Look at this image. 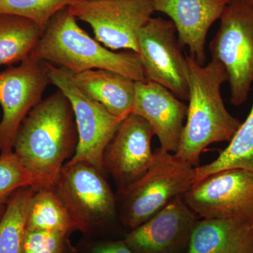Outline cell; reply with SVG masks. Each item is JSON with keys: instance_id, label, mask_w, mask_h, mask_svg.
<instances>
[{"instance_id": "9", "label": "cell", "mask_w": 253, "mask_h": 253, "mask_svg": "<svg viewBox=\"0 0 253 253\" xmlns=\"http://www.w3.org/2000/svg\"><path fill=\"white\" fill-rule=\"evenodd\" d=\"M199 219L253 222V172L239 168L213 173L183 196Z\"/></svg>"}, {"instance_id": "21", "label": "cell", "mask_w": 253, "mask_h": 253, "mask_svg": "<svg viewBox=\"0 0 253 253\" xmlns=\"http://www.w3.org/2000/svg\"><path fill=\"white\" fill-rule=\"evenodd\" d=\"M77 229L72 217L52 187L36 190L28 213V230L67 234Z\"/></svg>"}, {"instance_id": "28", "label": "cell", "mask_w": 253, "mask_h": 253, "mask_svg": "<svg viewBox=\"0 0 253 253\" xmlns=\"http://www.w3.org/2000/svg\"><path fill=\"white\" fill-rule=\"evenodd\" d=\"M246 1H249V2L253 3V0H246Z\"/></svg>"}, {"instance_id": "6", "label": "cell", "mask_w": 253, "mask_h": 253, "mask_svg": "<svg viewBox=\"0 0 253 253\" xmlns=\"http://www.w3.org/2000/svg\"><path fill=\"white\" fill-rule=\"evenodd\" d=\"M46 65L51 84L68 98L74 113L78 142L68 162L89 163L104 173L105 149L122 121L84 94L75 83L72 73L51 63Z\"/></svg>"}, {"instance_id": "8", "label": "cell", "mask_w": 253, "mask_h": 253, "mask_svg": "<svg viewBox=\"0 0 253 253\" xmlns=\"http://www.w3.org/2000/svg\"><path fill=\"white\" fill-rule=\"evenodd\" d=\"M51 187L78 229L86 230L116 214V199L104 172L89 163H66Z\"/></svg>"}, {"instance_id": "11", "label": "cell", "mask_w": 253, "mask_h": 253, "mask_svg": "<svg viewBox=\"0 0 253 253\" xmlns=\"http://www.w3.org/2000/svg\"><path fill=\"white\" fill-rule=\"evenodd\" d=\"M51 83L47 65L28 56L16 67L0 72V152L14 153L15 141L20 126Z\"/></svg>"}, {"instance_id": "5", "label": "cell", "mask_w": 253, "mask_h": 253, "mask_svg": "<svg viewBox=\"0 0 253 253\" xmlns=\"http://www.w3.org/2000/svg\"><path fill=\"white\" fill-rule=\"evenodd\" d=\"M219 20L210 51L225 68L230 103L239 106L247 101L253 83V3L231 0Z\"/></svg>"}, {"instance_id": "26", "label": "cell", "mask_w": 253, "mask_h": 253, "mask_svg": "<svg viewBox=\"0 0 253 253\" xmlns=\"http://www.w3.org/2000/svg\"><path fill=\"white\" fill-rule=\"evenodd\" d=\"M5 208V205L4 206H0V218H1V215H2L3 212H4Z\"/></svg>"}, {"instance_id": "17", "label": "cell", "mask_w": 253, "mask_h": 253, "mask_svg": "<svg viewBox=\"0 0 253 253\" xmlns=\"http://www.w3.org/2000/svg\"><path fill=\"white\" fill-rule=\"evenodd\" d=\"M73 78L84 94L121 121L132 112L135 81L131 78L102 69L73 74Z\"/></svg>"}, {"instance_id": "12", "label": "cell", "mask_w": 253, "mask_h": 253, "mask_svg": "<svg viewBox=\"0 0 253 253\" xmlns=\"http://www.w3.org/2000/svg\"><path fill=\"white\" fill-rule=\"evenodd\" d=\"M154 136L151 125L138 115L131 113L120 123L103 156L104 172L112 176L119 194L149 169Z\"/></svg>"}, {"instance_id": "2", "label": "cell", "mask_w": 253, "mask_h": 253, "mask_svg": "<svg viewBox=\"0 0 253 253\" xmlns=\"http://www.w3.org/2000/svg\"><path fill=\"white\" fill-rule=\"evenodd\" d=\"M189 71V104L187 117L175 155L194 168L210 145L229 142L241 126L226 109L221 86L229 76L222 63L212 59L201 66L186 55Z\"/></svg>"}, {"instance_id": "1", "label": "cell", "mask_w": 253, "mask_h": 253, "mask_svg": "<svg viewBox=\"0 0 253 253\" xmlns=\"http://www.w3.org/2000/svg\"><path fill=\"white\" fill-rule=\"evenodd\" d=\"M78 134L72 106L58 89L30 111L20 126L14 153L31 173L35 189L52 186L66 160L72 158Z\"/></svg>"}, {"instance_id": "24", "label": "cell", "mask_w": 253, "mask_h": 253, "mask_svg": "<svg viewBox=\"0 0 253 253\" xmlns=\"http://www.w3.org/2000/svg\"><path fill=\"white\" fill-rule=\"evenodd\" d=\"M66 234L27 229L23 253H60Z\"/></svg>"}, {"instance_id": "16", "label": "cell", "mask_w": 253, "mask_h": 253, "mask_svg": "<svg viewBox=\"0 0 253 253\" xmlns=\"http://www.w3.org/2000/svg\"><path fill=\"white\" fill-rule=\"evenodd\" d=\"M186 253H253V222L199 219Z\"/></svg>"}, {"instance_id": "18", "label": "cell", "mask_w": 253, "mask_h": 253, "mask_svg": "<svg viewBox=\"0 0 253 253\" xmlns=\"http://www.w3.org/2000/svg\"><path fill=\"white\" fill-rule=\"evenodd\" d=\"M43 31L41 26L26 18L0 14V66L27 59Z\"/></svg>"}, {"instance_id": "20", "label": "cell", "mask_w": 253, "mask_h": 253, "mask_svg": "<svg viewBox=\"0 0 253 253\" xmlns=\"http://www.w3.org/2000/svg\"><path fill=\"white\" fill-rule=\"evenodd\" d=\"M36 190L21 188L11 195L0 218V253H23L28 213Z\"/></svg>"}, {"instance_id": "10", "label": "cell", "mask_w": 253, "mask_h": 253, "mask_svg": "<svg viewBox=\"0 0 253 253\" xmlns=\"http://www.w3.org/2000/svg\"><path fill=\"white\" fill-rule=\"evenodd\" d=\"M175 26L170 20L150 18L138 36V53L145 77L169 89L178 99H189V71Z\"/></svg>"}, {"instance_id": "19", "label": "cell", "mask_w": 253, "mask_h": 253, "mask_svg": "<svg viewBox=\"0 0 253 253\" xmlns=\"http://www.w3.org/2000/svg\"><path fill=\"white\" fill-rule=\"evenodd\" d=\"M239 168L253 172V104L249 116L227 147L212 162L194 168L193 184L213 173Z\"/></svg>"}, {"instance_id": "14", "label": "cell", "mask_w": 253, "mask_h": 253, "mask_svg": "<svg viewBox=\"0 0 253 253\" xmlns=\"http://www.w3.org/2000/svg\"><path fill=\"white\" fill-rule=\"evenodd\" d=\"M149 122L161 149L175 154L180 143L188 106L155 82H135L132 112Z\"/></svg>"}, {"instance_id": "23", "label": "cell", "mask_w": 253, "mask_h": 253, "mask_svg": "<svg viewBox=\"0 0 253 253\" xmlns=\"http://www.w3.org/2000/svg\"><path fill=\"white\" fill-rule=\"evenodd\" d=\"M26 186L34 188V179L17 156L14 153L0 154V206L6 204L13 193Z\"/></svg>"}, {"instance_id": "13", "label": "cell", "mask_w": 253, "mask_h": 253, "mask_svg": "<svg viewBox=\"0 0 253 253\" xmlns=\"http://www.w3.org/2000/svg\"><path fill=\"white\" fill-rule=\"evenodd\" d=\"M199 219L180 196L133 229L124 241L134 253H186Z\"/></svg>"}, {"instance_id": "22", "label": "cell", "mask_w": 253, "mask_h": 253, "mask_svg": "<svg viewBox=\"0 0 253 253\" xmlns=\"http://www.w3.org/2000/svg\"><path fill=\"white\" fill-rule=\"evenodd\" d=\"M74 0H0V14L30 20L43 30L53 16Z\"/></svg>"}, {"instance_id": "25", "label": "cell", "mask_w": 253, "mask_h": 253, "mask_svg": "<svg viewBox=\"0 0 253 253\" xmlns=\"http://www.w3.org/2000/svg\"><path fill=\"white\" fill-rule=\"evenodd\" d=\"M92 253H134L125 241L110 242L96 246Z\"/></svg>"}, {"instance_id": "4", "label": "cell", "mask_w": 253, "mask_h": 253, "mask_svg": "<svg viewBox=\"0 0 253 253\" xmlns=\"http://www.w3.org/2000/svg\"><path fill=\"white\" fill-rule=\"evenodd\" d=\"M194 168L175 154L159 148L149 169L121 193V216L126 225L135 229L184 196L193 184Z\"/></svg>"}, {"instance_id": "27", "label": "cell", "mask_w": 253, "mask_h": 253, "mask_svg": "<svg viewBox=\"0 0 253 253\" xmlns=\"http://www.w3.org/2000/svg\"><path fill=\"white\" fill-rule=\"evenodd\" d=\"M77 1H94V0H77Z\"/></svg>"}, {"instance_id": "7", "label": "cell", "mask_w": 253, "mask_h": 253, "mask_svg": "<svg viewBox=\"0 0 253 253\" xmlns=\"http://www.w3.org/2000/svg\"><path fill=\"white\" fill-rule=\"evenodd\" d=\"M67 9L91 26L105 47L136 53L139 32L155 11L154 0H74Z\"/></svg>"}, {"instance_id": "15", "label": "cell", "mask_w": 253, "mask_h": 253, "mask_svg": "<svg viewBox=\"0 0 253 253\" xmlns=\"http://www.w3.org/2000/svg\"><path fill=\"white\" fill-rule=\"evenodd\" d=\"M231 0H154L155 11L170 18L181 46L204 66L206 38L213 23L220 19Z\"/></svg>"}, {"instance_id": "3", "label": "cell", "mask_w": 253, "mask_h": 253, "mask_svg": "<svg viewBox=\"0 0 253 253\" xmlns=\"http://www.w3.org/2000/svg\"><path fill=\"white\" fill-rule=\"evenodd\" d=\"M30 56L56 65L73 74L102 69L135 82L147 81L137 53L115 52L105 47L82 29L67 7L51 18Z\"/></svg>"}]
</instances>
